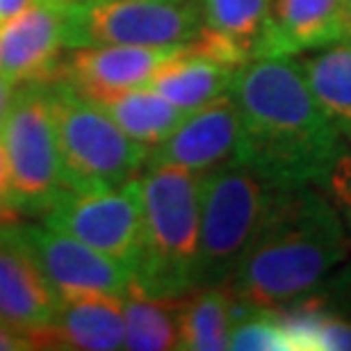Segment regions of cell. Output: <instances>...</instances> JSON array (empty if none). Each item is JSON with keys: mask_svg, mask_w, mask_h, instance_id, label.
I'll use <instances>...</instances> for the list:
<instances>
[{"mask_svg": "<svg viewBox=\"0 0 351 351\" xmlns=\"http://www.w3.org/2000/svg\"><path fill=\"white\" fill-rule=\"evenodd\" d=\"M123 349H178V299L130 292L123 299Z\"/></svg>", "mask_w": 351, "mask_h": 351, "instance_id": "cell-21", "label": "cell"}, {"mask_svg": "<svg viewBox=\"0 0 351 351\" xmlns=\"http://www.w3.org/2000/svg\"><path fill=\"white\" fill-rule=\"evenodd\" d=\"M16 208H14L12 196V180H10V167H7V156L0 142V221L16 219Z\"/></svg>", "mask_w": 351, "mask_h": 351, "instance_id": "cell-24", "label": "cell"}, {"mask_svg": "<svg viewBox=\"0 0 351 351\" xmlns=\"http://www.w3.org/2000/svg\"><path fill=\"white\" fill-rule=\"evenodd\" d=\"M0 237L23 251L60 297L73 292H108L125 299L132 292L135 278L128 267L58 228L7 219L0 221Z\"/></svg>", "mask_w": 351, "mask_h": 351, "instance_id": "cell-9", "label": "cell"}, {"mask_svg": "<svg viewBox=\"0 0 351 351\" xmlns=\"http://www.w3.org/2000/svg\"><path fill=\"white\" fill-rule=\"evenodd\" d=\"M91 101L108 112L112 121L125 135L149 146V149L169 137L189 114V112L176 108L173 103H169L151 87L119 91V94L91 98Z\"/></svg>", "mask_w": 351, "mask_h": 351, "instance_id": "cell-19", "label": "cell"}, {"mask_svg": "<svg viewBox=\"0 0 351 351\" xmlns=\"http://www.w3.org/2000/svg\"><path fill=\"white\" fill-rule=\"evenodd\" d=\"M242 301V299H240ZM228 349L240 351H292L301 349L285 315L269 308H256L242 301L240 313L230 328Z\"/></svg>", "mask_w": 351, "mask_h": 351, "instance_id": "cell-22", "label": "cell"}, {"mask_svg": "<svg viewBox=\"0 0 351 351\" xmlns=\"http://www.w3.org/2000/svg\"><path fill=\"white\" fill-rule=\"evenodd\" d=\"M324 187L328 189V194H331L328 199L338 208L342 221H345L347 233L351 235V153L349 151L338 160V165L333 167V171L328 176Z\"/></svg>", "mask_w": 351, "mask_h": 351, "instance_id": "cell-23", "label": "cell"}, {"mask_svg": "<svg viewBox=\"0 0 351 351\" xmlns=\"http://www.w3.org/2000/svg\"><path fill=\"white\" fill-rule=\"evenodd\" d=\"M235 71V66L221 64L213 58L194 53L187 44V51L167 62L149 87L156 89L176 108L194 112L217 101V98L230 94Z\"/></svg>", "mask_w": 351, "mask_h": 351, "instance_id": "cell-17", "label": "cell"}, {"mask_svg": "<svg viewBox=\"0 0 351 351\" xmlns=\"http://www.w3.org/2000/svg\"><path fill=\"white\" fill-rule=\"evenodd\" d=\"M347 0H271V25L263 58L297 55L347 37Z\"/></svg>", "mask_w": 351, "mask_h": 351, "instance_id": "cell-15", "label": "cell"}, {"mask_svg": "<svg viewBox=\"0 0 351 351\" xmlns=\"http://www.w3.org/2000/svg\"><path fill=\"white\" fill-rule=\"evenodd\" d=\"M201 27V12L192 0H69L64 51L187 44Z\"/></svg>", "mask_w": 351, "mask_h": 351, "instance_id": "cell-7", "label": "cell"}, {"mask_svg": "<svg viewBox=\"0 0 351 351\" xmlns=\"http://www.w3.org/2000/svg\"><path fill=\"white\" fill-rule=\"evenodd\" d=\"M345 30L347 37L351 39V0H347V10H345Z\"/></svg>", "mask_w": 351, "mask_h": 351, "instance_id": "cell-28", "label": "cell"}, {"mask_svg": "<svg viewBox=\"0 0 351 351\" xmlns=\"http://www.w3.org/2000/svg\"><path fill=\"white\" fill-rule=\"evenodd\" d=\"M240 142V112L233 96L226 94L189 112L169 137L149 151L146 167H180L192 173H203L235 160Z\"/></svg>", "mask_w": 351, "mask_h": 351, "instance_id": "cell-11", "label": "cell"}, {"mask_svg": "<svg viewBox=\"0 0 351 351\" xmlns=\"http://www.w3.org/2000/svg\"><path fill=\"white\" fill-rule=\"evenodd\" d=\"M137 196L144 242L132 292L180 299L199 290V173L146 167Z\"/></svg>", "mask_w": 351, "mask_h": 351, "instance_id": "cell-3", "label": "cell"}, {"mask_svg": "<svg viewBox=\"0 0 351 351\" xmlns=\"http://www.w3.org/2000/svg\"><path fill=\"white\" fill-rule=\"evenodd\" d=\"M51 103L66 189H112L137 178L149 146L125 135L108 112L66 80L51 78Z\"/></svg>", "mask_w": 351, "mask_h": 351, "instance_id": "cell-4", "label": "cell"}, {"mask_svg": "<svg viewBox=\"0 0 351 351\" xmlns=\"http://www.w3.org/2000/svg\"><path fill=\"white\" fill-rule=\"evenodd\" d=\"M230 96L242 121L235 162L274 189L326 185L347 139L315 101L292 55L249 60L235 71Z\"/></svg>", "mask_w": 351, "mask_h": 351, "instance_id": "cell-1", "label": "cell"}, {"mask_svg": "<svg viewBox=\"0 0 351 351\" xmlns=\"http://www.w3.org/2000/svg\"><path fill=\"white\" fill-rule=\"evenodd\" d=\"M276 192L235 160L199 173V287L228 283Z\"/></svg>", "mask_w": 351, "mask_h": 351, "instance_id": "cell-5", "label": "cell"}, {"mask_svg": "<svg viewBox=\"0 0 351 351\" xmlns=\"http://www.w3.org/2000/svg\"><path fill=\"white\" fill-rule=\"evenodd\" d=\"M34 0H0V25L19 16L21 12H25Z\"/></svg>", "mask_w": 351, "mask_h": 351, "instance_id": "cell-27", "label": "cell"}, {"mask_svg": "<svg viewBox=\"0 0 351 351\" xmlns=\"http://www.w3.org/2000/svg\"><path fill=\"white\" fill-rule=\"evenodd\" d=\"M34 347H37V342L30 335L0 319V351H27Z\"/></svg>", "mask_w": 351, "mask_h": 351, "instance_id": "cell-25", "label": "cell"}, {"mask_svg": "<svg viewBox=\"0 0 351 351\" xmlns=\"http://www.w3.org/2000/svg\"><path fill=\"white\" fill-rule=\"evenodd\" d=\"M39 347L123 349V297L108 292L62 294L55 319L39 338Z\"/></svg>", "mask_w": 351, "mask_h": 351, "instance_id": "cell-13", "label": "cell"}, {"mask_svg": "<svg viewBox=\"0 0 351 351\" xmlns=\"http://www.w3.org/2000/svg\"><path fill=\"white\" fill-rule=\"evenodd\" d=\"M60 294L23 251L0 237V319L37 342L53 324Z\"/></svg>", "mask_w": 351, "mask_h": 351, "instance_id": "cell-14", "label": "cell"}, {"mask_svg": "<svg viewBox=\"0 0 351 351\" xmlns=\"http://www.w3.org/2000/svg\"><path fill=\"white\" fill-rule=\"evenodd\" d=\"M187 44L71 48L66 60L55 64L53 75L58 73L60 80H66L87 98L149 87L167 62L187 51Z\"/></svg>", "mask_w": 351, "mask_h": 351, "instance_id": "cell-10", "label": "cell"}, {"mask_svg": "<svg viewBox=\"0 0 351 351\" xmlns=\"http://www.w3.org/2000/svg\"><path fill=\"white\" fill-rule=\"evenodd\" d=\"M16 87H19V82H14L12 78H7L5 73H0V128H3L7 112H10V108H12Z\"/></svg>", "mask_w": 351, "mask_h": 351, "instance_id": "cell-26", "label": "cell"}, {"mask_svg": "<svg viewBox=\"0 0 351 351\" xmlns=\"http://www.w3.org/2000/svg\"><path fill=\"white\" fill-rule=\"evenodd\" d=\"M345 221L313 185L276 192L226 287L269 311L313 294L347 256Z\"/></svg>", "mask_w": 351, "mask_h": 351, "instance_id": "cell-2", "label": "cell"}, {"mask_svg": "<svg viewBox=\"0 0 351 351\" xmlns=\"http://www.w3.org/2000/svg\"><path fill=\"white\" fill-rule=\"evenodd\" d=\"M66 7L69 0H34L0 25V73L14 82L51 78L64 51Z\"/></svg>", "mask_w": 351, "mask_h": 351, "instance_id": "cell-12", "label": "cell"}, {"mask_svg": "<svg viewBox=\"0 0 351 351\" xmlns=\"http://www.w3.org/2000/svg\"><path fill=\"white\" fill-rule=\"evenodd\" d=\"M313 91L315 101L340 135L351 142V39L292 55Z\"/></svg>", "mask_w": 351, "mask_h": 351, "instance_id": "cell-16", "label": "cell"}, {"mask_svg": "<svg viewBox=\"0 0 351 351\" xmlns=\"http://www.w3.org/2000/svg\"><path fill=\"white\" fill-rule=\"evenodd\" d=\"M242 301L226 285L199 287L178 299V349H228L230 328Z\"/></svg>", "mask_w": 351, "mask_h": 351, "instance_id": "cell-18", "label": "cell"}, {"mask_svg": "<svg viewBox=\"0 0 351 351\" xmlns=\"http://www.w3.org/2000/svg\"><path fill=\"white\" fill-rule=\"evenodd\" d=\"M173 3H185V0H173Z\"/></svg>", "mask_w": 351, "mask_h": 351, "instance_id": "cell-29", "label": "cell"}, {"mask_svg": "<svg viewBox=\"0 0 351 351\" xmlns=\"http://www.w3.org/2000/svg\"><path fill=\"white\" fill-rule=\"evenodd\" d=\"M0 142L10 167L14 208L19 215L39 217L66 189L51 103V78L19 82L0 128Z\"/></svg>", "mask_w": 351, "mask_h": 351, "instance_id": "cell-6", "label": "cell"}, {"mask_svg": "<svg viewBox=\"0 0 351 351\" xmlns=\"http://www.w3.org/2000/svg\"><path fill=\"white\" fill-rule=\"evenodd\" d=\"M39 217L46 226L78 237L135 274L144 242L137 178L94 192L62 189Z\"/></svg>", "mask_w": 351, "mask_h": 351, "instance_id": "cell-8", "label": "cell"}, {"mask_svg": "<svg viewBox=\"0 0 351 351\" xmlns=\"http://www.w3.org/2000/svg\"><path fill=\"white\" fill-rule=\"evenodd\" d=\"M203 27L240 46L249 60L263 58L271 25V0H194Z\"/></svg>", "mask_w": 351, "mask_h": 351, "instance_id": "cell-20", "label": "cell"}]
</instances>
